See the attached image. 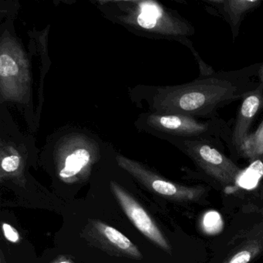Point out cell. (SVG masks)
<instances>
[{
	"mask_svg": "<svg viewBox=\"0 0 263 263\" xmlns=\"http://www.w3.org/2000/svg\"><path fill=\"white\" fill-rule=\"evenodd\" d=\"M261 63L229 71L215 72L192 82L161 86L152 97L153 113L182 115L201 119L218 118V110L235 101H242L258 87Z\"/></svg>",
	"mask_w": 263,
	"mask_h": 263,
	"instance_id": "6da1fadb",
	"label": "cell"
},
{
	"mask_svg": "<svg viewBox=\"0 0 263 263\" xmlns=\"http://www.w3.org/2000/svg\"><path fill=\"white\" fill-rule=\"evenodd\" d=\"M104 4L115 9V17L123 24L159 37L178 41L191 52L195 50L190 40L195 34V27L177 12L152 0L111 1Z\"/></svg>",
	"mask_w": 263,
	"mask_h": 263,
	"instance_id": "7a4b0ae2",
	"label": "cell"
},
{
	"mask_svg": "<svg viewBox=\"0 0 263 263\" xmlns=\"http://www.w3.org/2000/svg\"><path fill=\"white\" fill-rule=\"evenodd\" d=\"M30 63L25 51L8 32L0 40V100L1 103L27 104L31 95Z\"/></svg>",
	"mask_w": 263,
	"mask_h": 263,
	"instance_id": "3957f363",
	"label": "cell"
},
{
	"mask_svg": "<svg viewBox=\"0 0 263 263\" xmlns=\"http://www.w3.org/2000/svg\"><path fill=\"white\" fill-rule=\"evenodd\" d=\"M145 124L164 138L215 140L224 141L229 147L231 144L232 127L218 117L201 119L187 115L152 113L146 117Z\"/></svg>",
	"mask_w": 263,
	"mask_h": 263,
	"instance_id": "277c9868",
	"label": "cell"
},
{
	"mask_svg": "<svg viewBox=\"0 0 263 263\" xmlns=\"http://www.w3.org/2000/svg\"><path fill=\"white\" fill-rule=\"evenodd\" d=\"M165 139L185 154L197 167L223 187L235 185L242 174V169L228 158L220 148L223 145L221 141L172 138Z\"/></svg>",
	"mask_w": 263,
	"mask_h": 263,
	"instance_id": "5b68a950",
	"label": "cell"
},
{
	"mask_svg": "<svg viewBox=\"0 0 263 263\" xmlns=\"http://www.w3.org/2000/svg\"><path fill=\"white\" fill-rule=\"evenodd\" d=\"M98 159L95 143L83 135H74L64 140L55 155L57 171L66 183L84 181L91 172Z\"/></svg>",
	"mask_w": 263,
	"mask_h": 263,
	"instance_id": "8992f818",
	"label": "cell"
},
{
	"mask_svg": "<svg viewBox=\"0 0 263 263\" xmlns=\"http://www.w3.org/2000/svg\"><path fill=\"white\" fill-rule=\"evenodd\" d=\"M116 159L121 168L128 172L143 185L169 199L177 201H196L205 194V187L202 186L189 187L176 184L157 175L138 161L122 155H118Z\"/></svg>",
	"mask_w": 263,
	"mask_h": 263,
	"instance_id": "52a82bcc",
	"label": "cell"
},
{
	"mask_svg": "<svg viewBox=\"0 0 263 263\" xmlns=\"http://www.w3.org/2000/svg\"><path fill=\"white\" fill-rule=\"evenodd\" d=\"M110 189L127 218L141 233L167 253H172L168 241L143 206L115 181L110 182Z\"/></svg>",
	"mask_w": 263,
	"mask_h": 263,
	"instance_id": "ba28073f",
	"label": "cell"
},
{
	"mask_svg": "<svg viewBox=\"0 0 263 263\" xmlns=\"http://www.w3.org/2000/svg\"><path fill=\"white\" fill-rule=\"evenodd\" d=\"M263 109V90L257 87L241 101L237 110L232 128V138L229 148L235 156H240L241 147L250 134L254 120Z\"/></svg>",
	"mask_w": 263,
	"mask_h": 263,
	"instance_id": "9c48e42d",
	"label": "cell"
},
{
	"mask_svg": "<svg viewBox=\"0 0 263 263\" xmlns=\"http://www.w3.org/2000/svg\"><path fill=\"white\" fill-rule=\"evenodd\" d=\"M202 2L208 13L221 18L229 24L235 41L246 16L256 10L263 0H204Z\"/></svg>",
	"mask_w": 263,
	"mask_h": 263,
	"instance_id": "30bf717a",
	"label": "cell"
},
{
	"mask_svg": "<svg viewBox=\"0 0 263 263\" xmlns=\"http://www.w3.org/2000/svg\"><path fill=\"white\" fill-rule=\"evenodd\" d=\"M92 229L95 236L110 249L134 259L142 258L138 248L115 228L102 221H95L92 223Z\"/></svg>",
	"mask_w": 263,
	"mask_h": 263,
	"instance_id": "8fae6325",
	"label": "cell"
},
{
	"mask_svg": "<svg viewBox=\"0 0 263 263\" xmlns=\"http://www.w3.org/2000/svg\"><path fill=\"white\" fill-rule=\"evenodd\" d=\"M1 178H20L24 172V161L14 144L1 140Z\"/></svg>",
	"mask_w": 263,
	"mask_h": 263,
	"instance_id": "7c38bea8",
	"label": "cell"
},
{
	"mask_svg": "<svg viewBox=\"0 0 263 263\" xmlns=\"http://www.w3.org/2000/svg\"><path fill=\"white\" fill-rule=\"evenodd\" d=\"M240 156L249 161H263V120L255 132L246 138L240 152Z\"/></svg>",
	"mask_w": 263,
	"mask_h": 263,
	"instance_id": "4fadbf2b",
	"label": "cell"
},
{
	"mask_svg": "<svg viewBox=\"0 0 263 263\" xmlns=\"http://www.w3.org/2000/svg\"><path fill=\"white\" fill-rule=\"evenodd\" d=\"M263 252V236L249 240L222 263H249Z\"/></svg>",
	"mask_w": 263,
	"mask_h": 263,
	"instance_id": "5bb4252c",
	"label": "cell"
},
{
	"mask_svg": "<svg viewBox=\"0 0 263 263\" xmlns=\"http://www.w3.org/2000/svg\"><path fill=\"white\" fill-rule=\"evenodd\" d=\"M3 233L5 238L12 243H18L21 240L19 232L8 223L2 224Z\"/></svg>",
	"mask_w": 263,
	"mask_h": 263,
	"instance_id": "9a60e30c",
	"label": "cell"
},
{
	"mask_svg": "<svg viewBox=\"0 0 263 263\" xmlns=\"http://www.w3.org/2000/svg\"><path fill=\"white\" fill-rule=\"evenodd\" d=\"M257 78H258V87L263 90V61L261 63V67L258 70Z\"/></svg>",
	"mask_w": 263,
	"mask_h": 263,
	"instance_id": "2e32d148",
	"label": "cell"
},
{
	"mask_svg": "<svg viewBox=\"0 0 263 263\" xmlns=\"http://www.w3.org/2000/svg\"><path fill=\"white\" fill-rule=\"evenodd\" d=\"M53 263H73L72 260L70 258H67V257H61L59 259L57 260L55 262Z\"/></svg>",
	"mask_w": 263,
	"mask_h": 263,
	"instance_id": "e0dca14e",
	"label": "cell"
},
{
	"mask_svg": "<svg viewBox=\"0 0 263 263\" xmlns=\"http://www.w3.org/2000/svg\"><path fill=\"white\" fill-rule=\"evenodd\" d=\"M260 214H261V216H262L263 218V208L261 209V210L259 211Z\"/></svg>",
	"mask_w": 263,
	"mask_h": 263,
	"instance_id": "ac0fdd59",
	"label": "cell"
}]
</instances>
